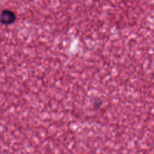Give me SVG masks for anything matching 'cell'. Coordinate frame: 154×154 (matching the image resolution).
Here are the masks:
<instances>
[{"mask_svg":"<svg viewBox=\"0 0 154 154\" xmlns=\"http://www.w3.org/2000/svg\"><path fill=\"white\" fill-rule=\"evenodd\" d=\"M16 18L14 12L10 10H4L0 14V22L3 24H11L14 22Z\"/></svg>","mask_w":154,"mask_h":154,"instance_id":"6da1fadb","label":"cell"}]
</instances>
